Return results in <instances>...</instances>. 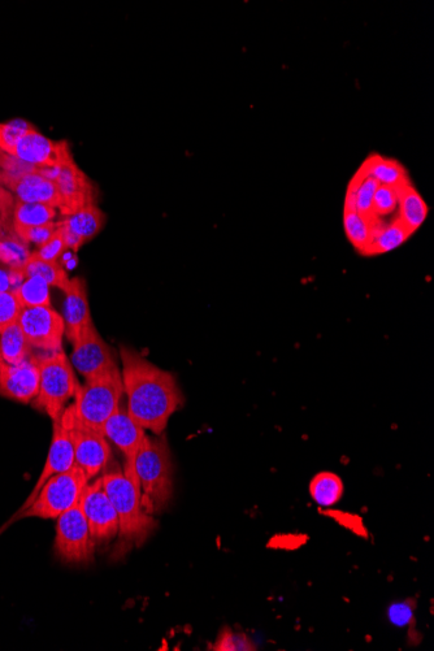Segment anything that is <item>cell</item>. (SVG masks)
I'll list each match as a JSON object with an SVG mask.
<instances>
[{"label": "cell", "mask_w": 434, "mask_h": 651, "mask_svg": "<svg viewBox=\"0 0 434 651\" xmlns=\"http://www.w3.org/2000/svg\"><path fill=\"white\" fill-rule=\"evenodd\" d=\"M121 377L127 410L145 431L164 434L169 419L185 403L175 375L155 366L136 350L121 346Z\"/></svg>", "instance_id": "obj_1"}, {"label": "cell", "mask_w": 434, "mask_h": 651, "mask_svg": "<svg viewBox=\"0 0 434 651\" xmlns=\"http://www.w3.org/2000/svg\"><path fill=\"white\" fill-rule=\"evenodd\" d=\"M101 480L119 519L120 548L141 546L158 523L143 506L140 484L123 471L108 472Z\"/></svg>", "instance_id": "obj_2"}, {"label": "cell", "mask_w": 434, "mask_h": 651, "mask_svg": "<svg viewBox=\"0 0 434 651\" xmlns=\"http://www.w3.org/2000/svg\"><path fill=\"white\" fill-rule=\"evenodd\" d=\"M142 502L151 515L166 509L173 496V462L167 437L146 434L136 458Z\"/></svg>", "instance_id": "obj_3"}, {"label": "cell", "mask_w": 434, "mask_h": 651, "mask_svg": "<svg viewBox=\"0 0 434 651\" xmlns=\"http://www.w3.org/2000/svg\"><path fill=\"white\" fill-rule=\"evenodd\" d=\"M124 397L123 377L119 366L80 385L72 405L77 422L102 432L107 420L120 409Z\"/></svg>", "instance_id": "obj_4"}, {"label": "cell", "mask_w": 434, "mask_h": 651, "mask_svg": "<svg viewBox=\"0 0 434 651\" xmlns=\"http://www.w3.org/2000/svg\"><path fill=\"white\" fill-rule=\"evenodd\" d=\"M39 389L33 406L56 422L67 410V403L76 397L80 384L63 349L37 357Z\"/></svg>", "instance_id": "obj_5"}, {"label": "cell", "mask_w": 434, "mask_h": 651, "mask_svg": "<svg viewBox=\"0 0 434 651\" xmlns=\"http://www.w3.org/2000/svg\"><path fill=\"white\" fill-rule=\"evenodd\" d=\"M88 484V476L78 466L67 472L58 473L43 484L33 502L15 519H58L65 511L80 503L82 493Z\"/></svg>", "instance_id": "obj_6"}, {"label": "cell", "mask_w": 434, "mask_h": 651, "mask_svg": "<svg viewBox=\"0 0 434 651\" xmlns=\"http://www.w3.org/2000/svg\"><path fill=\"white\" fill-rule=\"evenodd\" d=\"M56 522L54 553L65 564H90L94 561L95 542L91 537L80 503L60 515Z\"/></svg>", "instance_id": "obj_7"}, {"label": "cell", "mask_w": 434, "mask_h": 651, "mask_svg": "<svg viewBox=\"0 0 434 651\" xmlns=\"http://www.w3.org/2000/svg\"><path fill=\"white\" fill-rule=\"evenodd\" d=\"M80 506L89 524L91 537L97 546L108 545L119 535V519L110 497L103 488L101 477L86 485Z\"/></svg>", "instance_id": "obj_8"}, {"label": "cell", "mask_w": 434, "mask_h": 651, "mask_svg": "<svg viewBox=\"0 0 434 651\" xmlns=\"http://www.w3.org/2000/svg\"><path fill=\"white\" fill-rule=\"evenodd\" d=\"M67 415L73 447H75L76 466L82 468L89 481L97 477L111 459V446L102 432L95 431L77 422L72 406L64 411Z\"/></svg>", "instance_id": "obj_9"}, {"label": "cell", "mask_w": 434, "mask_h": 651, "mask_svg": "<svg viewBox=\"0 0 434 651\" xmlns=\"http://www.w3.org/2000/svg\"><path fill=\"white\" fill-rule=\"evenodd\" d=\"M19 324L33 349L62 350L65 323L62 315L51 306L28 307L21 311Z\"/></svg>", "instance_id": "obj_10"}, {"label": "cell", "mask_w": 434, "mask_h": 651, "mask_svg": "<svg viewBox=\"0 0 434 651\" xmlns=\"http://www.w3.org/2000/svg\"><path fill=\"white\" fill-rule=\"evenodd\" d=\"M72 344L73 367L85 380L94 379L117 367L111 347L103 340L94 323L86 327Z\"/></svg>", "instance_id": "obj_11"}, {"label": "cell", "mask_w": 434, "mask_h": 651, "mask_svg": "<svg viewBox=\"0 0 434 651\" xmlns=\"http://www.w3.org/2000/svg\"><path fill=\"white\" fill-rule=\"evenodd\" d=\"M102 433L123 453L125 475L138 483L136 458L147 434L145 429L130 416L127 409L120 406V409L104 424Z\"/></svg>", "instance_id": "obj_12"}, {"label": "cell", "mask_w": 434, "mask_h": 651, "mask_svg": "<svg viewBox=\"0 0 434 651\" xmlns=\"http://www.w3.org/2000/svg\"><path fill=\"white\" fill-rule=\"evenodd\" d=\"M75 466V447H73L71 428H69L67 415L63 414L54 422V432H52V441L45 467H43L32 493L26 498L23 507H21L17 514H20L21 511H24L33 502V499L36 498L39 490H41L47 480L51 479L52 476L58 475V473L67 472Z\"/></svg>", "instance_id": "obj_13"}, {"label": "cell", "mask_w": 434, "mask_h": 651, "mask_svg": "<svg viewBox=\"0 0 434 651\" xmlns=\"http://www.w3.org/2000/svg\"><path fill=\"white\" fill-rule=\"evenodd\" d=\"M38 389L37 357H29L19 364H7L0 359V396L26 405L36 399Z\"/></svg>", "instance_id": "obj_14"}, {"label": "cell", "mask_w": 434, "mask_h": 651, "mask_svg": "<svg viewBox=\"0 0 434 651\" xmlns=\"http://www.w3.org/2000/svg\"><path fill=\"white\" fill-rule=\"evenodd\" d=\"M13 156L39 168H59L73 159L67 142L49 140L34 128L17 143Z\"/></svg>", "instance_id": "obj_15"}, {"label": "cell", "mask_w": 434, "mask_h": 651, "mask_svg": "<svg viewBox=\"0 0 434 651\" xmlns=\"http://www.w3.org/2000/svg\"><path fill=\"white\" fill-rule=\"evenodd\" d=\"M54 182L62 199L59 210L63 215L71 216L81 208L95 203L93 182L78 168L75 160H69L58 168Z\"/></svg>", "instance_id": "obj_16"}, {"label": "cell", "mask_w": 434, "mask_h": 651, "mask_svg": "<svg viewBox=\"0 0 434 651\" xmlns=\"http://www.w3.org/2000/svg\"><path fill=\"white\" fill-rule=\"evenodd\" d=\"M104 223L106 215L95 203H91L60 221L59 227L63 230L68 249L77 253L86 242L93 240L101 232Z\"/></svg>", "instance_id": "obj_17"}, {"label": "cell", "mask_w": 434, "mask_h": 651, "mask_svg": "<svg viewBox=\"0 0 434 651\" xmlns=\"http://www.w3.org/2000/svg\"><path fill=\"white\" fill-rule=\"evenodd\" d=\"M65 336L73 342L86 327L93 323L91 319L88 289L81 277L71 280V285L65 292L64 302Z\"/></svg>", "instance_id": "obj_18"}, {"label": "cell", "mask_w": 434, "mask_h": 651, "mask_svg": "<svg viewBox=\"0 0 434 651\" xmlns=\"http://www.w3.org/2000/svg\"><path fill=\"white\" fill-rule=\"evenodd\" d=\"M15 192L19 201L26 203H41L55 208L62 206V199L54 181L47 179L41 173H28L20 179L7 185Z\"/></svg>", "instance_id": "obj_19"}, {"label": "cell", "mask_w": 434, "mask_h": 651, "mask_svg": "<svg viewBox=\"0 0 434 651\" xmlns=\"http://www.w3.org/2000/svg\"><path fill=\"white\" fill-rule=\"evenodd\" d=\"M398 219L411 234L418 232L429 214L427 202L411 182L398 188Z\"/></svg>", "instance_id": "obj_20"}, {"label": "cell", "mask_w": 434, "mask_h": 651, "mask_svg": "<svg viewBox=\"0 0 434 651\" xmlns=\"http://www.w3.org/2000/svg\"><path fill=\"white\" fill-rule=\"evenodd\" d=\"M364 175L372 177L379 185L390 186V188H401L410 182L407 171L397 160L386 159L381 155H372L364 160L362 167Z\"/></svg>", "instance_id": "obj_21"}, {"label": "cell", "mask_w": 434, "mask_h": 651, "mask_svg": "<svg viewBox=\"0 0 434 651\" xmlns=\"http://www.w3.org/2000/svg\"><path fill=\"white\" fill-rule=\"evenodd\" d=\"M380 223L381 220L360 215L357 211L344 210V229L347 240L360 254H366L373 234Z\"/></svg>", "instance_id": "obj_22"}, {"label": "cell", "mask_w": 434, "mask_h": 651, "mask_svg": "<svg viewBox=\"0 0 434 651\" xmlns=\"http://www.w3.org/2000/svg\"><path fill=\"white\" fill-rule=\"evenodd\" d=\"M411 236L410 230L399 221L398 217L392 223L386 225L380 223L364 255L388 254L409 241Z\"/></svg>", "instance_id": "obj_23"}, {"label": "cell", "mask_w": 434, "mask_h": 651, "mask_svg": "<svg viewBox=\"0 0 434 651\" xmlns=\"http://www.w3.org/2000/svg\"><path fill=\"white\" fill-rule=\"evenodd\" d=\"M23 272L25 277H41L50 288H58L64 293L71 285L67 271L58 262H47V260L37 258L34 254H30L26 260Z\"/></svg>", "instance_id": "obj_24"}, {"label": "cell", "mask_w": 434, "mask_h": 651, "mask_svg": "<svg viewBox=\"0 0 434 651\" xmlns=\"http://www.w3.org/2000/svg\"><path fill=\"white\" fill-rule=\"evenodd\" d=\"M344 490L341 477L333 472L318 473L310 484L311 497L321 507L336 505L344 496Z\"/></svg>", "instance_id": "obj_25"}, {"label": "cell", "mask_w": 434, "mask_h": 651, "mask_svg": "<svg viewBox=\"0 0 434 651\" xmlns=\"http://www.w3.org/2000/svg\"><path fill=\"white\" fill-rule=\"evenodd\" d=\"M30 346L19 321L0 333V359L7 364H19L29 358Z\"/></svg>", "instance_id": "obj_26"}, {"label": "cell", "mask_w": 434, "mask_h": 651, "mask_svg": "<svg viewBox=\"0 0 434 651\" xmlns=\"http://www.w3.org/2000/svg\"><path fill=\"white\" fill-rule=\"evenodd\" d=\"M58 215V208L41 205V203L17 202L13 210L15 227H34L52 223Z\"/></svg>", "instance_id": "obj_27"}, {"label": "cell", "mask_w": 434, "mask_h": 651, "mask_svg": "<svg viewBox=\"0 0 434 651\" xmlns=\"http://www.w3.org/2000/svg\"><path fill=\"white\" fill-rule=\"evenodd\" d=\"M15 293L24 308L51 306L50 286L41 277H26Z\"/></svg>", "instance_id": "obj_28"}, {"label": "cell", "mask_w": 434, "mask_h": 651, "mask_svg": "<svg viewBox=\"0 0 434 651\" xmlns=\"http://www.w3.org/2000/svg\"><path fill=\"white\" fill-rule=\"evenodd\" d=\"M32 129V125L21 119L0 124V151L4 154L15 155L17 143Z\"/></svg>", "instance_id": "obj_29"}, {"label": "cell", "mask_w": 434, "mask_h": 651, "mask_svg": "<svg viewBox=\"0 0 434 651\" xmlns=\"http://www.w3.org/2000/svg\"><path fill=\"white\" fill-rule=\"evenodd\" d=\"M29 256L30 253L20 238L19 240H13V238L0 240V262L7 264L11 269L23 271Z\"/></svg>", "instance_id": "obj_30"}, {"label": "cell", "mask_w": 434, "mask_h": 651, "mask_svg": "<svg viewBox=\"0 0 434 651\" xmlns=\"http://www.w3.org/2000/svg\"><path fill=\"white\" fill-rule=\"evenodd\" d=\"M210 650L215 651H250L256 650L254 642L242 632H234L233 629H221Z\"/></svg>", "instance_id": "obj_31"}, {"label": "cell", "mask_w": 434, "mask_h": 651, "mask_svg": "<svg viewBox=\"0 0 434 651\" xmlns=\"http://www.w3.org/2000/svg\"><path fill=\"white\" fill-rule=\"evenodd\" d=\"M398 208V189L390 186L380 185L373 197V216L381 220V217L394 214Z\"/></svg>", "instance_id": "obj_32"}, {"label": "cell", "mask_w": 434, "mask_h": 651, "mask_svg": "<svg viewBox=\"0 0 434 651\" xmlns=\"http://www.w3.org/2000/svg\"><path fill=\"white\" fill-rule=\"evenodd\" d=\"M23 308L15 290L0 293V333L19 321Z\"/></svg>", "instance_id": "obj_33"}, {"label": "cell", "mask_w": 434, "mask_h": 651, "mask_svg": "<svg viewBox=\"0 0 434 651\" xmlns=\"http://www.w3.org/2000/svg\"><path fill=\"white\" fill-rule=\"evenodd\" d=\"M16 236L24 243H36V245H43V243L50 240L52 234L58 229V223H47L43 225H34V227H15Z\"/></svg>", "instance_id": "obj_34"}, {"label": "cell", "mask_w": 434, "mask_h": 651, "mask_svg": "<svg viewBox=\"0 0 434 651\" xmlns=\"http://www.w3.org/2000/svg\"><path fill=\"white\" fill-rule=\"evenodd\" d=\"M68 250L67 241H65L63 230L58 229L52 234L50 240L39 246L36 253H33L39 259L47 260V262H58L59 256Z\"/></svg>", "instance_id": "obj_35"}, {"label": "cell", "mask_w": 434, "mask_h": 651, "mask_svg": "<svg viewBox=\"0 0 434 651\" xmlns=\"http://www.w3.org/2000/svg\"><path fill=\"white\" fill-rule=\"evenodd\" d=\"M414 602L406 601L401 603H394L389 609L390 622L396 624L398 627L409 626L414 619Z\"/></svg>", "instance_id": "obj_36"}, {"label": "cell", "mask_w": 434, "mask_h": 651, "mask_svg": "<svg viewBox=\"0 0 434 651\" xmlns=\"http://www.w3.org/2000/svg\"><path fill=\"white\" fill-rule=\"evenodd\" d=\"M25 275L19 269H6L0 268V293L13 292L23 284Z\"/></svg>", "instance_id": "obj_37"}, {"label": "cell", "mask_w": 434, "mask_h": 651, "mask_svg": "<svg viewBox=\"0 0 434 651\" xmlns=\"http://www.w3.org/2000/svg\"><path fill=\"white\" fill-rule=\"evenodd\" d=\"M12 202V195L6 192V190L0 188V219H2L4 214H7V212L11 210Z\"/></svg>", "instance_id": "obj_38"}]
</instances>
